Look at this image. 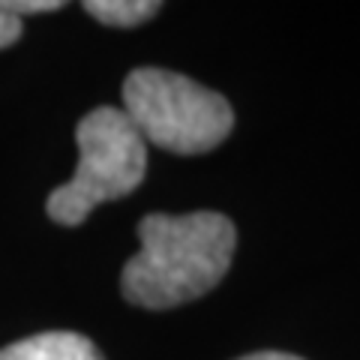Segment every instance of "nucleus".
Here are the masks:
<instances>
[{
    "label": "nucleus",
    "mask_w": 360,
    "mask_h": 360,
    "mask_svg": "<svg viewBox=\"0 0 360 360\" xmlns=\"http://www.w3.org/2000/svg\"><path fill=\"white\" fill-rule=\"evenodd\" d=\"M141 250L120 276L123 297L144 309H172L207 295L229 274L238 231L213 210L150 213L139 222Z\"/></svg>",
    "instance_id": "f257e3e1"
},
{
    "label": "nucleus",
    "mask_w": 360,
    "mask_h": 360,
    "mask_svg": "<svg viewBox=\"0 0 360 360\" xmlns=\"http://www.w3.org/2000/svg\"><path fill=\"white\" fill-rule=\"evenodd\" d=\"M123 115L144 144L180 156L219 148L234 127V111L222 94L160 66H141L127 75Z\"/></svg>",
    "instance_id": "f03ea898"
},
{
    "label": "nucleus",
    "mask_w": 360,
    "mask_h": 360,
    "mask_svg": "<svg viewBox=\"0 0 360 360\" xmlns=\"http://www.w3.org/2000/svg\"><path fill=\"white\" fill-rule=\"evenodd\" d=\"M78 168L72 180L45 201L49 217L60 225H82L96 205L129 195L148 172V144L123 108L99 105L75 127Z\"/></svg>",
    "instance_id": "7ed1b4c3"
},
{
    "label": "nucleus",
    "mask_w": 360,
    "mask_h": 360,
    "mask_svg": "<svg viewBox=\"0 0 360 360\" xmlns=\"http://www.w3.org/2000/svg\"><path fill=\"white\" fill-rule=\"evenodd\" d=\"M0 360H103V354L75 330H45L0 348Z\"/></svg>",
    "instance_id": "20e7f679"
},
{
    "label": "nucleus",
    "mask_w": 360,
    "mask_h": 360,
    "mask_svg": "<svg viewBox=\"0 0 360 360\" xmlns=\"http://www.w3.org/2000/svg\"><path fill=\"white\" fill-rule=\"evenodd\" d=\"M162 9L156 0H87L84 13L111 27H135L141 21H150Z\"/></svg>",
    "instance_id": "39448f33"
},
{
    "label": "nucleus",
    "mask_w": 360,
    "mask_h": 360,
    "mask_svg": "<svg viewBox=\"0 0 360 360\" xmlns=\"http://www.w3.org/2000/svg\"><path fill=\"white\" fill-rule=\"evenodd\" d=\"M63 4L60 0H4L0 4V9H6L9 15H37V13H58Z\"/></svg>",
    "instance_id": "423d86ee"
},
{
    "label": "nucleus",
    "mask_w": 360,
    "mask_h": 360,
    "mask_svg": "<svg viewBox=\"0 0 360 360\" xmlns=\"http://www.w3.org/2000/svg\"><path fill=\"white\" fill-rule=\"evenodd\" d=\"M18 37H21V18L9 15L6 9H0V49L13 45Z\"/></svg>",
    "instance_id": "0eeeda50"
},
{
    "label": "nucleus",
    "mask_w": 360,
    "mask_h": 360,
    "mask_svg": "<svg viewBox=\"0 0 360 360\" xmlns=\"http://www.w3.org/2000/svg\"><path fill=\"white\" fill-rule=\"evenodd\" d=\"M238 360H303L297 354H285V352H255V354H246Z\"/></svg>",
    "instance_id": "6e6552de"
}]
</instances>
